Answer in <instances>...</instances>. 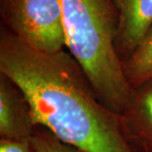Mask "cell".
<instances>
[{
	"instance_id": "obj_1",
	"label": "cell",
	"mask_w": 152,
	"mask_h": 152,
	"mask_svg": "<svg viewBox=\"0 0 152 152\" xmlns=\"http://www.w3.org/2000/svg\"><path fill=\"white\" fill-rule=\"evenodd\" d=\"M0 73L21 89L36 125L60 140L85 152H139L69 51L40 52L1 26Z\"/></svg>"
},
{
	"instance_id": "obj_2",
	"label": "cell",
	"mask_w": 152,
	"mask_h": 152,
	"mask_svg": "<svg viewBox=\"0 0 152 152\" xmlns=\"http://www.w3.org/2000/svg\"><path fill=\"white\" fill-rule=\"evenodd\" d=\"M66 48L80 64L102 103L120 113L132 94L115 48L118 15L113 0H58Z\"/></svg>"
},
{
	"instance_id": "obj_3",
	"label": "cell",
	"mask_w": 152,
	"mask_h": 152,
	"mask_svg": "<svg viewBox=\"0 0 152 152\" xmlns=\"http://www.w3.org/2000/svg\"><path fill=\"white\" fill-rule=\"evenodd\" d=\"M2 25L31 48L58 53L66 48L58 0H0Z\"/></svg>"
},
{
	"instance_id": "obj_4",
	"label": "cell",
	"mask_w": 152,
	"mask_h": 152,
	"mask_svg": "<svg viewBox=\"0 0 152 152\" xmlns=\"http://www.w3.org/2000/svg\"><path fill=\"white\" fill-rule=\"evenodd\" d=\"M37 126L22 90L0 73V137L1 139L31 141Z\"/></svg>"
},
{
	"instance_id": "obj_5",
	"label": "cell",
	"mask_w": 152,
	"mask_h": 152,
	"mask_svg": "<svg viewBox=\"0 0 152 152\" xmlns=\"http://www.w3.org/2000/svg\"><path fill=\"white\" fill-rule=\"evenodd\" d=\"M118 15L115 48L122 64L152 27V0H113Z\"/></svg>"
},
{
	"instance_id": "obj_6",
	"label": "cell",
	"mask_w": 152,
	"mask_h": 152,
	"mask_svg": "<svg viewBox=\"0 0 152 152\" xmlns=\"http://www.w3.org/2000/svg\"><path fill=\"white\" fill-rule=\"evenodd\" d=\"M119 115L134 147L139 152H152V80L133 89Z\"/></svg>"
},
{
	"instance_id": "obj_7",
	"label": "cell",
	"mask_w": 152,
	"mask_h": 152,
	"mask_svg": "<svg viewBox=\"0 0 152 152\" xmlns=\"http://www.w3.org/2000/svg\"><path fill=\"white\" fill-rule=\"evenodd\" d=\"M123 69L132 90L152 80V27L140 46L123 63Z\"/></svg>"
},
{
	"instance_id": "obj_8",
	"label": "cell",
	"mask_w": 152,
	"mask_h": 152,
	"mask_svg": "<svg viewBox=\"0 0 152 152\" xmlns=\"http://www.w3.org/2000/svg\"><path fill=\"white\" fill-rule=\"evenodd\" d=\"M31 143L36 152H85L66 144L48 129L37 126L34 130Z\"/></svg>"
},
{
	"instance_id": "obj_9",
	"label": "cell",
	"mask_w": 152,
	"mask_h": 152,
	"mask_svg": "<svg viewBox=\"0 0 152 152\" xmlns=\"http://www.w3.org/2000/svg\"><path fill=\"white\" fill-rule=\"evenodd\" d=\"M0 152H36L31 141L0 140Z\"/></svg>"
}]
</instances>
